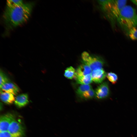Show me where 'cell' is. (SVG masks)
<instances>
[{
  "label": "cell",
  "mask_w": 137,
  "mask_h": 137,
  "mask_svg": "<svg viewBox=\"0 0 137 137\" xmlns=\"http://www.w3.org/2000/svg\"><path fill=\"white\" fill-rule=\"evenodd\" d=\"M34 3L29 2L12 8L6 7L3 15L6 30L12 29L26 22L29 18Z\"/></svg>",
  "instance_id": "obj_1"
},
{
  "label": "cell",
  "mask_w": 137,
  "mask_h": 137,
  "mask_svg": "<svg viewBox=\"0 0 137 137\" xmlns=\"http://www.w3.org/2000/svg\"><path fill=\"white\" fill-rule=\"evenodd\" d=\"M117 21L127 32L137 26V13L135 9L130 6L126 5L121 11Z\"/></svg>",
  "instance_id": "obj_2"
},
{
  "label": "cell",
  "mask_w": 137,
  "mask_h": 137,
  "mask_svg": "<svg viewBox=\"0 0 137 137\" xmlns=\"http://www.w3.org/2000/svg\"><path fill=\"white\" fill-rule=\"evenodd\" d=\"M83 62L88 65L92 71L98 68H102L105 62L104 60L99 56L90 54L84 51L81 55Z\"/></svg>",
  "instance_id": "obj_3"
},
{
  "label": "cell",
  "mask_w": 137,
  "mask_h": 137,
  "mask_svg": "<svg viewBox=\"0 0 137 137\" xmlns=\"http://www.w3.org/2000/svg\"><path fill=\"white\" fill-rule=\"evenodd\" d=\"M127 1V0H113L111 7L106 15L112 22L117 21L121 11L126 5Z\"/></svg>",
  "instance_id": "obj_4"
},
{
  "label": "cell",
  "mask_w": 137,
  "mask_h": 137,
  "mask_svg": "<svg viewBox=\"0 0 137 137\" xmlns=\"http://www.w3.org/2000/svg\"><path fill=\"white\" fill-rule=\"evenodd\" d=\"M8 131L14 137H22L24 132L21 124L15 119L10 124Z\"/></svg>",
  "instance_id": "obj_5"
},
{
  "label": "cell",
  "mask_w": 137,
  "mask_h": 137,
  "mask_svg": "<svg viewBox=\"0 0 137 137\" xmlns=\"http://www.w3.org/2000/svg\"><path fill=\"white\" fill-rule=\"evenodd\" d=\"M95 96L98 99H101L107 98L110 94L108 83L105 82L100 84L95 91Z\"/></svg>",
  "instance_id": "obj_6"
},
{
  "label": "cell",
  "mask_w": 137,
  "mask_h": 137,
  "mask_svg": "<svg viewBox=\"0 0 137 137\" xmlns=\"http://www.w3.org/2000/svg\"><path fill=\"white\" fill-rule=\"evenodd\" d=\"M12 114L8 113L2 115L0 118V132L8 131L9 126L14 119Z\"/></svg>",
  "instance_id": "obj_7"
},
{
  "label": "cell",
  "mask_w": 137,
  "mask_h": 137,
  "mask_svg": "<svg viewBox=\"0 0 137 137\" xmlns=\"http://www.w3.org/2000/svg\"><path fill=\"white\" fill-rule=\"evenodd\" d=\"M107 74L102 68H98L92 71L91 74L92 81L95 83H102L105 79Z\"/></svg>",
  "instance_id": "obj_8"
},
{
  "label": "cell",
  "mask_w": 137,
  "mask_h": 137,
  "mask_svg": "<svg viewBox=\"0 0 137 137\" xmlns=\"http://www.w3.org/2000/svg\"><path fill=\"white\" fill-rule=\"evenodd\" d=\"M0 88V91L11 93L16 95L19 92V89L15 84L10 82L3 84Z\"/></svg>",
  "instance_id": "obj_9"
},
{
  "label": "cell",
  "mask_w": 137,
  "mask_h": 137,
  "mask_svg": "<svg viewBox=\"0 0 137 137\" xmlns=\"http://www.w3.org/2000/svg\"><path fill=\"white\" fill-rule=\"evenodd\" d=\"M92 71L87 64L83 63L80 65L76 71V77L84 76L91 74Z\"/></svg>",
  "instance_id": "obj_10"
},
{
  "label": "cell",
  "mask_w": 137,
  "mask_h": 137,
  "mask_svg": "<svg viewBox=\"0 0 137 137\" xmlns=\"http://www.w3.org/2000/svg\"><path fill=\"white\" fill-rule=\"evenodd\" d=\"M29 102L28 96L27 94H22L15 97L14 103L18 107L21 108L26 105Z\"/></svg>",
  "instance_id": "obj_11"
},
{
  "label": "cell",
  "mask_w": 137,
  "mask_h": 137,
  "mask_svg": "<svg viewBox=\"0 0 137 137\" xmlns=\"http://www.w3.org/2000/svg\"><path fill=\"white\" fill-rule=\"evenodd\" d=\"M0 99L4 103L11 104L14 102L15 98L13 94L8 92L0 91Z\"/></svg>",
  "instance_id": "obj_12"
},
{
  "label": "cell",
  "mask_w": 137,
  "mask_h": 137,
  "mask_svg": "<svg viewBox=\"0 0 137 137\" xmlns=\"http://www.w3.org/2000/svg\"><path fill=\"white\" fill-rule=\"evenodd\" d=\"M113 0H101L97 1L102 10L106 15L112 6Z\"/></svg>",
  "instance_id": "obj_13"
},
{
  "label": "cell",
  "mask_w": 137,
  "mask_h": 137,
  "mask_svg": "<svg viewBox=\"0 0 137 137\" xmlns=\"http://www.w3.org/2000/svg\"><path fill=\"white\" fill-rule=\"evenodd\" d=\"M76 78L77 82L81 85L89 84L93 81L91 74L84 76L77 77Z\"/></svg>",
  "instance_id": "obj_14"
},
{
  "label": "cell",
  "mask_w": 137,
  "mask_h": 137,
  "mask_svg": "<svg viewBox=\"0 0 137 137\" xmlns=\"http://www.w3.org/2000/svg\"><path fill=\"white\" fill-rule=\"evenodd\" d=\"M64 76L68 79H72L75 77L76 78V71L72 66L67 67L65 70Z\"/></svg>",
  "instance_id": "obj_15"
},
{
  "label": "cell",
  "mask_w": 137,
  "mask_h": 137,
  "mask_svg": "<svg viewBox=\"0 0 137 137\" xmlns=\"http://www.w3.org/2000/svg\"><path fill=\"white\" fill-rule=\"evenodd\" d=\"M92 89V86L89 84L81 85L77 88L76 92L77 95L81 97L84 93Z\"/></svg>",
  "instance_id": "obj_16"
},
{
  "label": "cell",
  "mask_w": 137,
  "mask_h": 137,
  "mask_svg": "<svg viewBox=\"0 0 137 137\" xmlns=\"http://www.w3.org/2000/svg\"><path fill=\"white\" fill-rule=\"evenodd\" d=\"M23 4L22 0H7V7L10 8H14L21 5Z\"/></svg>",
  "instance_id": "obj_17"
},
{
  "label": "cell",
  "mask_w": 137,
  "mask_h": 137,
  "mask_svg": "<svg viewBox=\"0 0 137 137\" xmlns=\"http://www.w3.org/2000/svg\"><path fill=\"white\" fill-rule=\"evenodd\" d=\"M130 39L132 40H137V26L134 27L127 32Z\"/></svg>",
  "instance_id": "obj_18"
},
{
  "label": "cell",
  "mask_w": 137,
  "mask_h": 137,
  "mask_svg": "<svg viewBox=\"0 0 137 137\" xmlns=\"http://www.w3.org/2000/svg\"><path fill=\"white\" fill-rule=\"evenodd\" d=\"M95 96V91L92 89L84 93L81 97L85 99L93 98Z\"/></svg>",
  "instance_id": "obj_19"
},
{
  "label": "cell",
  "mask_w": 137,
  "mask_h": 137,
  "mask_svg": "<svg viewBox=\"0 0 137 137\" xmlns=\"http://www.w3.org/2000/svg\"><path fill=\"white\" fill-rule=\"evenodd\" d=\"M106 76L109 80L113 84L116 83L118 79V76L114 73L112 72L108 73Z\"/></svg>",
  "instance_id": "obj_20"
},
{
  "label": "cell",
  "mask_w": 137,
  "mask_h": 137,
  "mask_svg": "<svg viewBox=\"0 0 137 137\" xmlns=\"http://www.w3.org/2000/svg\"><path fill=\"white\" fill-rule=\"evenodd\" d=\"M10 82L6 75L1 70L0 72V87L4 84Z\"/></svg>",
  "instance_id": "obj_21"
},
{
  "label": "cell",
  "mask_w": 137,
  "mask_h": 137,
  "mask_svg": "<svg viewBox=\"0 0 137 137\" xmlns=\"http://www.w3.org/2000/svg\"><path fill=\"white\" fill-rule=\"evenodd\" d=\"M0 137H14L8 131L0 132Z\"/></svg>",
  "instance_id": "obj_22"
},
{
  "label": "cell",
  "mask_w": 137,
  "mask_h": 137,
  "mask_svg": "<svg viewBox=\"0 0 137 137\" xmlns=\"http://www.w3.org/2000/svg\"><path fill=\"white\" fill-rule=\"evenodd\" d=\"M134 4L137 5V0H133L131 1Z\"/></svg>",
  "instance_id": "obj_23"
}]
</instances>
